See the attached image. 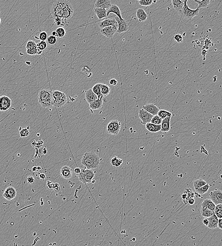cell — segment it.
<instances>
[{"mask_svg":"<svg viewBox=\"0 0 222 246\" xmlns=\"http://www.w3.org/2000/svg\"><path fill=\"white\" fill-rule=\"evenodd\" d=\"M73 13V6L67 0H57L51 10L52 17L59 26H65L66 20L70 19Z\"/></svg>","mask_w":222,"mask_h":246,"instance_id":"1","label":"cell"},{"mask_svg":"<svg viewBox=\"0 0 222 246\" xmlns=\"http://www.w3.org/2000/svg\"><path fill=\"white\" fill-rule=\"evenodd\" d=\"M100 158L98 154L92 152H86L82 157L81 163L88 169L97 168L100 164Z\"/></svg>","mask_w":222,"mask_h":246,"instance_id":"2","label":"cell"},{"mask_svg":"<svg viewBox=\"0 0 222 246\" xmlns=\"http://www.w3.org/2000/svg\"><path fill=\"white\" fill-rule=\"evenodd\" d=\"M37 99L39 104L44 108H51L53 106L52 93L48 90H40Z\"/></svg>","mask_w":222,"mask_h":246,"instance_id":"3","label":"cell"},{"mask_svg":"<svg viewBox=\"0 0 222 246\" xmlns=\"http://www.w3.org/2000/svg\"><path fill=\"white\" fill-rule=\"evenodd\" d=\"M51 93L53 106L56 108H61L67 102V97L65 93L59 90H54Z\"/></svg>","mask_w":222,"mask_h":246,"instance_id":"4","label":"cell"},{"mask_svg":"<svg viewBox=\"0 0 222 246\" xmlns=\"http://www.w3.org/2000/svg\"><path fill=\"white\" fill-rule=\"evenodd\" d=\"M79 180L83 184L91 183L95 176L94 172L91 169H81V172L77 174Z\"/></svg>","mask_w":222,"mask_h":246,"instance_id":"5","label":"cell"},{"mask_svg":"<svg viewBox=\"0 0 222 246\" xmlns=\"http://www.w3.org/2000/svg\"><path fill=\"white\" fill-rule=\"evenodd\" d=\"M188 0H184V5L181 13L184 17L187 19H192L196 16L199 15V9L197 8L196 10H191L187 5Z\"/></svg>","mask_w":222,"mask_h":246,"instance_id":"6","label":"cell"},{"mask_svg":"<svg viewBox=\"0 0 222 246\" xmlns=\"http://www.w3.org/2000/svg\"><path fill=\"white\" fill-rule=\"evenodd\" d=\"M210 199L215 205L222 204V192L219 189H216L209 193Z\"/></svg>","mask_w":222,"mask_h":246,"instance_id":"7","label":"cell"},{"mask_svg":"<svg viewBox=\"0 0 222 246\" xmlns=\"http://www.w3.org/2000/svg\"><path fill=\"white\" fill-rule=\"evenodd\" d=\"M12 105L10 98L6 96L0 97V111H5L9 110Z\"/></svg>","mask_w":222,"mask_h":246,"instance_id":"8","label":"cell"},{"mask_svg":"<svg viewBox=\"0 0 222 246\" xmlns=\"http://www.w3.org/2000/svg\"><path fill=\"white\" fill-rule=\"evenodd\" d=\"M115 18L118 23V27L117 32L121 34L127 32L129 30V23L124 19L120 20L117 16Z\"/></svg>","mask_w":222,"mask_h":246,"instance_id":"9","label":"cell"},{"mask_svg":"<svg viewBox=\"0 0 222 246\" xmlns=\"http://www.w3.org/2000/svg\"><path fill=\"white\" fill-rule=\"evenodd\" d=\"M138 116L139 118L141 120L143 124L145 125L147 123L151 122V120L154 116L148 112L144 109H142L139 110Z\"/></svg>","mask_w":222,"mask_h":246,"instance_id":"10","label":"cell"},{"mask_svg":"<svg viewBox=\"0 0 222 246\" xmlns=\"http://www.w3.org/2000/svg\"><path fill=\"white\" fill-rule=\"evenodd\" d=\"M117 27L113 26H108L101 29V33L102 35L107 38H111L115 35L116 32H117Z\"/></svg>","mask_w":222,"mask_h":246,"instance_id":"11","label":"cell"},{"mask_svg":"<svg viewBox=\"0 0 222 246\" xmlns=\"http://www.w3.org/2000/svg\"><path fill=\"white\" fill-rule=\"evenodd\" d=\"M16 190L13 187L10 186L6 188L2 196L7 200L11 201L16 197Z\"/></svg>","mask_w":222,"mask_h":246,"instance_id":"12","label":"cell"},{"mask_svg":"<svg viewBox=\"0 0 222 246\" xmlns=\"http://www.w3.org/2000/svg\"><path fill=\"white\" fill-rule=\"evenodd\" d=\"M98 25L101 29L109 26H113L117 28L118 27V23L116 21L115 17H110L104 19L103 20L99 22L98 23Z\"/></svg>","mask_w":222,"mask_h":246,"instance_id":"13","label":"cell"},{"mask_svg":"<svg viewBox=\"0 0 222 246\" xmlns=\"http://www.w3.org/2000/svg\"><path fill=\"white\" fill-rule=\"evenodd\" d=\"M73 170L68 166H64L60 169V175L63 178L69 179L72 178Z\"/></svg>","mask_w":222,"mask_h":246,"instance_id":"14","label":"cell"},{"mask_svg":"<svg viewBox=\"0 0 222 246\" xmlns=\"http://www.w3.org/2000/svg\"><path fill=\"white\" fill-rule=\"evenodd\" d=\"M111 13L115 14L120 20H122L124 19L122 17L121 11V9L116 4L112 5L111 7L109 8V10L107 11V17H108Z\"/></svg>","mask_w":222,"mask_h":246,"instance_id":"15","label":"cell"},{"mask_svg":"<svg viewBox=\"0 0 222 246\" xmlns=\"http://www.w3.org/2000/svg\"><path fill=\"white\" fill-rule=\"evenodd\" d=\"M171 116H168L163 119L161 123V131L164 133L169 132L171 129Z\"/></svg>","mask_w":222,"mask_h":246,"instance_id":"16","label":"cell"},{"mask_svg":"<svg viewBox=\"0 0 222 246\" xmlns=\"http://www.w3.org/2000/svg\"><path fill=\"white\" fill-rule=\"evenodd\" d=\"M104 101L105 99L98 98V99L90 103V108L92 110H99L102 108Z\"/></svg>","mask_w":222,"mask_h":246,"instance_id":"17","label":"cell"},{"mask_svg":"<svg viewBox=\"0 0 222 246\" xmlns=\"http://www.w3.org/2000/svg\"><path fill=\"white\" fill-rule=\"evenodd\" d=\"M112 5L111 0H97L95 4V7L109 9Z\"/></svg>","mask_w":222,"mask_h":246,"instance_id":"18","label":"cell"},{"mask_svg":"<svg viewBox=\"0 0 222 246\" xmlns=\"http://www.w3.org/2000/svg\"><path fill=\"white\" fill-rule=\"evenodd\" d=\"M143 109L153 116L157 115L158 112L160 110L159 108L154 104H147L143 106Z\"/></svg>","mask_w":222,"mask_h":246,"instance_id":"19","label":"cell"},{"mask_svg":"<svg viewBox=\"0 0 222 246\" xmlns=\"http://www.w3.org/2000/svg\"><path fill=\"white\" fill-rule=\"evenodd\" d=\"M85 99L89 104L91 103L93 101L98 99V97L96 94L93 92V91L91 89H89L86 90L85 95Z\"/></svg>","mask_w":222,"mask_h":246,"instance_id":"20","label":"cell"},{"mask_svg":"<svg viewBox=\"0 0 222 246\" xmlns=\"http://www.w3.org/2000/svg\"><path fill=\"white\" fill-rule=\"evenodd\" d=\"M209 220V223L207 225V227L211 229H215L217 228V224L218 218L214 214L212 216L207 218Z\"/></svg>","mask_w":222,"mask_h":246,"instance_id":"21","label":"cell"},{"mask_svg":"<svg viewBox=\"0 0 222 246\" xmlns=\"http://www.w3.org/2000/svg\"><path fill=\"white\" fill-rule=\"evenodd\" d=\"M136 15L138 21L140 23L146 21L147 19L148 14L143 8H139L137 10Z\"/></svg>","mask_w":222,"mask_h":246,"instance_id":"22","label":"cell"},{"mask_svg":"<svg viewBox=\"0 0 222 246\" xmlns=\"http://www.w3.org/2000/svg\"><path fill=\"white\" fill-rule=\"evenodd\" d=\"M145 128L150 132L154 133L161 131V125H155L151 123H148L145 124Z\"/></svg>","mask_w":222,"mask_h":246,"instance_id":"23","label":"cell"},{"mask_svg":"<svg viewBox=\"0 0 222 246\" xmlns=\"http://www.w3.org/2000/svg\"><path fill=\"white\" fill-rule=\"evenodd\" d=\"M94 11L99 20H101L107 17L106 9L95 7Z\"/></svg>","mask_w":222,"mask_h":246,"instance_id":"24","label":"cell"},{"mask_svg":"<svg viewBox=\"0 0 222 246\" xmlns=\"http://www.w3.org/2000/svg\"><path fill=\"white\" fill-rule=\"evenodd\" d=\"M113 127L111 135H117L118 134L119 132L121 131V124L120 122L117 120H113Z\"/></svg>","mask_w":222,"mask_h":246,"instance_id":"25","label":"cell"},{"mask_svg":"<svg viewBox=\"0 0 222 246\" xmlns=\"http://www.w3.org/2000/svg\"><path fill=\"white\" fill-rule=\"evenodd\" d=\"M171 3L173 4L174 9L178 12L181 13L184 5V0H171Z\"/></svg>","mask_w":222,"mask_h":246,"instance_id":"26","label":"cell"},{"mask_svg":"<svg viewBox=\"0 0 222 246\" xmlns=\"http://www.w3.org/2000/svg\"><path fill=\"white\" fill-rule=\"evenodd\" d=\"M201 207H205L208 209H210L211 210L214 211L216 205L209 198V199H206L204 200L201 204Z\"/></svg>","mask_w":222,"mask_h":246,"instance_id":"27","label":"cell"},{"mask_svg":"<svg viewBox=\"0 0 222 246\" xmlns=\"http://www.w3.org/2000/svg\"><path fill=\"white\" fill-rule=\"evenodd\" d=\"M102 83H98L93 86L92 90L95 94L98 96V98L99 99H105V97L102 95L101 93V88Z\"/></svg>","mask_w":222,"mask_h":246,"instance_id":"28","label":"cell"},{"mask_svg":"<svg viewBox=\"0 0 222 246\" xmlns=\"http://www.w3.org/2000/svg\"><path fill=\"white\" fill-rule=\"evenodd\" d=\"M214 211L211 210L210 209H208L205 207H201V215L202 216L205 218H209L211 217L214 214Z\"/></svg>","mask_w":222,"mask_h":246,"instance_id":"29","label":"cell"},{"mask_svg":"<svg viewBox=\"0 0 222 246\" xmlns=\"http://www.w3.org/2000/svg\"><path fill=\"white\" fill-rule=\"evenodd\" d=\"M43 51L40 50L37 47L34 48H29L27 49L26 53L30 56H35V55H40L42 53Z\"/></svg>","mask_w":222,"mask_h":246,"instance_id":"30","label":"cell"},{"mask_svg":"<svg viewBox=\"0 0 222 246\" xmlns=\"http://www.w3.org/2000/svg\"><path fill=\"white\" fill-rule=\"evenodd\" d=\"M111 164L114 167H119L123 164V160L118 158L117 156H114L112 159L111 161Z\"/></svg>","mask_w":222,"mask_h":246,"instance_id":"31","label":"cell"},{"mask_svg":"<svg viewBox=\"0 0 222 246\" xmlns=\"http://www.w3.org/2000/svg\"><path fill=\"white\" fill-rule=\"evenodd\" d=\"M101 91L102 95L105 97L109 95V93H111V88H110V87L109 86L106 85V84H101Z\"/></svg>","mask_w":222,"mask_h":246,"instance_id":"32","label":"cell"},{"mask_svg":"<svg viewBox=\"0 0 222 246\" xmlns=\"http://www.w3.org/2000/svg\"><path fill=\"white\" fill-rule=\"evenodd\" d=\"M206 184V182L202 179H197L195 180L193 183V187L195 190L199 189L201 187Z\"/></svg>","mask_w":222,"mask_h":246,"instance_id":"33","label":"cell"},{"mask_svg":"<svg viewBox=\"0 0 222 246\" xmlns=\"http://www.w3.org/2000/svg\"><path fill=\"white\" fill-rule=\"evenodd\" d=\"M56 37L58 38H63L66 34V30L62 27H58L56 30Z\"/></svg>","mask_w":222,"mask_h":246,"instance_id":"34","label":"cell"},{"mask_svg":"<svg viewBox=\"0 0 222 246\" xmlns=\"http://www.w3.org/2000/svg\"><path fill=\"white\" fill-rule=\"evenodd\" d=\"M210 187V186L209 185L206 183L205 185H204L199 189L196 190V192L198 193L200 195H203L205 194L209 191Z\"/></svg>","mask_w":222,"mask_h":246,"instance_id":"35","label":"cell"},{"mask_svg":"<svg viewBox=\"0 0 222 246\" xmlns=\"http://www.w3.org/2000/svg\"><path fill=\"white\" fill-rule=\"evenodd\" d=\"M196 3L198 4L197 8L200 9V8H206L209 6L211 0H202V1H198V0H194Z\"/></svg>","mask_w":222,"mask_h":246,"instance_id":"36","label":"cell"},{"mask_svg":"<svg viewBox=\"0 0 222 246\" xmlns=\"http://www.w3.org/2000/svg\"><path fill=\"white\" fill-rule=\"evenodd\" d=\"M214 213L216 216L218 217V218H222V204H218L216 205L215 209H214Z\"/></svg>","mask_w":222,"mask_h":246,"instance_id":"37","label":"cell"},{"mask_svg":"<svg viewBox=\"0 0 222 246\" xmlns=\"http://www.w3.org/2000/svg\"><path fill=\"white\" fill-rule=\"evenodd\" d=\"M157 115L161 118L163 119L166 118L167 116H171L172 114H171V113L169 111H168L166 110H164V109H161V110H159V111L158 112Z\"/></svg>","mask_w":222,"mask_h":246,"instance_id":"38","label":"cell"},{"mask_svg":"<svg viewBox=\"0 0 222 246\" xmlns=\"http://www.w3.org/2000/svg\"><path fill=\"white\" fill-rule=\"evenodd\" d=\"M162 120H163L161 118L157 115H156L153 116L151 120L150 123L155 125H161Z\"/></svg>","mask_w":222,"mask_h":246,"instance_id":"39","label":"cell"},{"mask_svg":"<svg viewBox=\"0 0 222 246\" xmlns=\"http://www.w3.org/2000/svg\"><path fill=\"white\" fill-rule=\"evenodd\" d=\"M37 47L40 50L44 51L46 49V48H47V43L46 41H40L37 44Z\"/></svg>","mask_w":222,"mask_h":246,"instance_id":"40","label":"cell"},{"mask_svg":"<svg viewBox=\"0 0 222 246\" xmlns=\"http://www.w3.org/2000/svg\"><path fill=\"white\" fill-rule=\"evenodd\" d=\"M57 41V37L55 36L51 35L47 37V42L49 44L51 45H55Z\"/></svg>","mask_w":222,"mask_h":246,"instance_id":"41","label":"cell"},{"mask_svg":"<svg viewBox=\"0 0 222 246\" xmlns=\"http://www.w3.org/2000/svg\"><path fill=\"white\" fill-rule=\"evenodd\" d=\"M138 1L139 4L141 6H149L152 4L154 2V0H140Z\"/></svg>","mask_w":222,"mask_h":246,"instance_id":"42","label":"cell"},{"mask_svg":"<svg viewBox=\"0 0 222 246\" xmlns=\"http://www.w3.org/2000/svg\"><path fill=\"white\" fill-rule=\"evenodd\" d=\"M30 134V132L27 128H23L20 130V135L21 137H26L29 136Z\"/></svg>","mask_w":222,"mask_h":246,"instance_id":"43","label":"cell"},{"mask_svg":"<svg viewBox=\"0 0 222 246\" xmlns=\"http://www.w3.org/2000/svg\"><path fill=\"white\" fill-rule=\"evenodd\" d=\"M48 35L46 31H42L39 34L38 39L40 41H46L47 40Z\"/></svg>","mask_w":222,"mask_h":246,"instance_id":"44","label":"cell"},{"mask_svg":"<svg viewBox=\"0 0 222 246\" xmlns=\"http://www.w3.org/2000/svg\"><path fill=\"white\" fill-rule=\"evenodd\" d=\"M37 47V44L33 40H30L27 41V43L26 46V49L34 48V47Z\"/></svg>","mask_w":222,"mask_h":246,"instance_id":"45","label":"cell"},{"mask_svg":"<svg viewBox=\"0 0 222 246\" xmlns=\"http://www.w3.org/2000/svg\"><path fill=\"white\" fill-rule=\"evenodd\" d=\"M113 121L111 120L108 123V125H107V129H106V132H107V134L111 135V132L112 130L113 129Z\"/></svg>","mask_w":222,"mask_h":246,"instance_id":"46","label":"cell"},{"mask_svg":"<svg viewBox=\"0 0 222 246\" xmlns=\"http://www.w3.org/2000/svg\"><path fill=\"white\" fill-rule=\"evenodd\" d=\"M174 39L178 43H181V42H183V36H181L180 34H176L174 37Z\"/></svg>","mask_w":222,"mask_h":246,"instance_id":"47","label":"cell"},{"mask_svg":"<svg viewBox=\"0 0 222 246\" xmlns=\"http://www.w3.org/2000/svg\"><path fill=\"white\" fill-rule=\"evenodd\" d=\"M27 182L30 184H32L35 182V178L32 176H29L27 177Z\"/></svg>","mask_w":222,"mask_h":246,"instance_id":"48","label":"cell"},{"mask_svg":"<svg viewBox=\"0 0 222 246\" xmlns=\"http://www.w3.org/2000/svg\"><path fill=\"white\" fill-rule=\"evenodd\" d=\"M109 84H111V85L115 86H116L118 84V81L115 79H111L109 80Z\"/></svg>","mask_w":222,"mask_h":246,"instance_id":"49","label":"cell"},{"mask_svg":"<svg viewBox=\"0 0 222 246\" xmlns=\"http://www.w3.org/2000/svg\"><path fill=\"white\" fill-rule=\"evenodd\" d=\"M54 190H55L56 192H59L60 190V185L58 183H55L54 184Z\"/></svg>","mask_w":222,"mask_h":246,"instance_id":"50","label":"cell"},{"mask_svg":"<svg viewBox=\"0 0 222 246\" xmlns=\"http://www.w3.org/2000/svg\"><path fill=\"white\" fill-rule=\"evenodd\" d=\"M54 184H55V183H53L52 182H50L49 181H47V185L49 189H54Z\"/></svg>","mask_w":222,"mask_h":246,"instance_id":"51","label":"cell"},{"mask_svg":"<svg viewBox=\"0 0 222 246\" xmlns=\"http://www.w3.org/2000/svg\"><path fill=\"white\" fill-rule=\"evenodd\" d=\"M217 228L220 230L222 229V218H218V224H217Z\"/></svg>","mask_w":222,"mask_h":246,"instance_id":"52","label":"cell"},{"mask_svg":"<svg viewBox=\"0 0 222 246\" xmlns=\"http://www.w3.org/2000/svg\"><path fill=\"white\" fill-rule=\"evenodd\" d=\"M202 222L207 227L209 223V220L207 219V218H205V219H203Z\"/></svg>","mask_w":222,"mask_h":246,"instance_id":"53","label":"cell"},{"mask_svg":"<svg viewBox=\"0 0 222 246\" xmlns=\"http://www.w3.org/2000/svg\"><path fill=\"white\" fill-rule=\"evenodd\" d=\"M39 177L40 179H41L42 180H44L46 178V175L44 173H41V174H39Z\"/></svg>","mask_w":222,"mask_h":246,"instance_id":"54","label":"cell"},{"mask_svg":"<svg viewBox=\"0 0 222 246\" xmlns=\"http://www.w3.org/2000/svg\"><path fill=\"white\" fill-rule=\"evenodd\" d=\"M188 203L190 205H192L195 203V200L193 198H190L188 200Z\"/></svg>","mask_w":222,"mask_h":246,"instance_id":"55","label":"cell"},{"mask_svg":"<svg viewBox=\"0 0 222 246\" xmlns=\"http://www.w3.org/2000/svg\"><path fill=\"white\" fill-rule=\"evenodd\" d=\"M81 169L79 168H75V170H74V171H75V173L77 175L79 174V173L81 172Z\"/></svg>","mask_w":222,"mask_h":246,"instance_id":"56","label":"cell"},{"mask_svg":"<svg viewBox=\"0 0 222 246\" xmlns=\"http://www.w3.org/2000/svg\"><path fill=\"white\" fill-rule=\"evenodd\" d=\"M37 171V167H36V166H34V167H32V171H33V172H36Z\"/></svg>","mask_w":222,"mask_h":246,"instance_id":"57","label":"cell"},{"mask_svg":"<svg viewBox=\"0 0 222 246\" xmlns=\"http://www.w3.org/2000/svg\"><path fill=\"white\" fill-rule=\"evenodd\" d=\"M52 35H53V36H55V37H56V31H53V32H52Z\"/></svg>","mask_w":222,"mask_h":246,"instance_id":"58","label":"cell"},{"mask_svg":"<svg viewBox=\"0 0 222 246\" xmlns=\"http://www.w3.org/2000/svg\"><path fill=\"white\" fill-rule=\"evenodd\" d=\"M41 167H40V166H39V167H37V170H39V171H40V170H41Z\"/></svg>","mask_w":222,"mask_h":246,"instance_id":"59","label":"cell"},{"mask_svg":"<svg viewBox=\"0 0 222 246\" xmlns=\"http://www.w3.org/2000/svg\"><path fill=\"white\" fill-rule=\"evenodd\" d=\"M1 18H0V24H1Z\"/></svg>","mask_w":222,"mask_h":246,"instance_id":"60","label":"cell"},{"mask_svg":"<svg viewBox=\"0 0 222 246\" xmlns=\"http://www.w3.org/2000/svg\"><path fill=\"white\" fill-rule=\"evenodd\" d=\"M137 1H140V0H137Z\"/></svg>","mask_w":222,"mask_h":246,"instance_id":"61","label":"cell"},{"mask_svg":"<svg viewBox=\"0 0 222 246\" xmlns=\"http://www.w3.org/2000/svg\"><path fill=\"white\" fill-rule=\"evenodd\" d=\"M0 14H1V11H0Z\"/></svg>","mask_w":222,"mask_h":246,"instance_id":"62","label":"cell"},{"mask_svg":"<svg viewBox=\"0 0 222 246\" xmlns=\"http://www.w3.org/2000/svg\"><path fill=\"white\" fill-rule=\"evenodd\" d=\"M193 1H194V0H193Z\"/></svg>","mask_w":222,"mask_h":246,"instance_id":"63","label":"cell"}]
</instances>
